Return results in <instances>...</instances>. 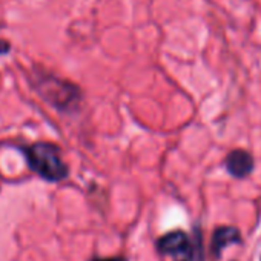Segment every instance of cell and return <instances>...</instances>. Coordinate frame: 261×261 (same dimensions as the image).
Instances as JSON below:
<instances>
[{
  "label": "cell",
  "mask_w": 261,
  "mask_h": 261,
  "mask_svg": "<svg viewBox=\"0 0 261 261\" xmlns=\"http://www.w3.org/2000/svg\"><path fill=\"white\" fill-rule=\"evenodd\" d=\"M238 244L241 243V235L237 227H229V226H221L217 227L214 235H212V243L211 249L215 256H220L221 252L229 246V244Z\"/></svg>",
  "instance_id": "5"
},
{
  "label": "cell",
  "mask_w": 261,
  "mask_h": 261,
  "mask_svg": "<svg viewBox=\"0 0 261 261\" xmlns=\"http://www.w3.org/2000/svg\"><path fill=\"white\" fill-rule=\"evenodd\" d=\"M37 91L48 103L60 111H72L82 98L77 86L54 77L39 79Z\"/></svg>",
  "instance_id": "2"
},
{
  "label": "cell",
  "mask_w": 261,
  "mask_h": 261,
  "mask_svg": "<svg viewBox=\"0 0 261 261\" xmlns=\"http://www.w3.org/2000/svg\"><path fill=\"white\" fill-rule=\"evenodd\" d=\"M226 169L232 177H247L253 171V157L244 149H235L226 157Z\"/></svg>",
  "instance_id": "4"
},
{
  "label": "cell",
  "mask_w": 261,
  "mask_h": 261,
  "mask_svg": "<svg viewBox=\"0 0 261 261\" xmlns=\"http://www.w3.org/2000/svg\"><path fill=\"white\" fill-rule=\"evenodd\" d=\"M27 159V163L31 171L46 181H62L68 177L69 168L60 157L59 146L39 142L31 146L20 149Z\"/></svg>",
  "instance_id": "1"
},
{
  "label": "cell",
  "mask_w": 261,
  "mask_h": 261,
  "mask_svg": "<svg viewBox=\"0 0 261 261\" xmlns=\"http://www.w3.org/2000/svg\"><path fill=\"white\" fill-rule=\"evenodd\" d=\"M92 261H127L123 256H109V258H94Z\"/></svg>",
  "instance_id": "6"
},
{
  "label": "cell",
  "mask_w": 261,
  "mask_h": 261,
  "mask_svg": "<svg viewBox=\"0 0 261 261\" xmlns=\"http://www.w3.org/2000/svg\"><path fill=\"white\" fill-rule=\"evenodd\" d=\"M10 43L8 42H0V53H2V54H7L8 51H10Z\"/></svg>",
  "instance_id": "7"
},
{
  "label": "cell",
  "mask_w": 261,
  "mask_h": 261,
  "mask_svg": "<svg viewBox=\"0 0 261 261\" xmlns=\"http://www.w3.org/2000/svg\"><path fill=\"white\" fill-rule=\"evenodd\" d=\"M157 250L162 255L174 256V261H195V247L183 230H174L157 240Z\"/></svg>",
  "instance_id": "3"
}]
</instances>
